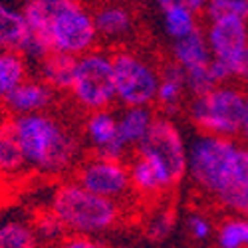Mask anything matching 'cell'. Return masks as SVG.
I'll list each match as a JSON object with an SVG mask.
<instances>
[{"label":"cell","mask_w":248,"mask_h":248,"mask_svg":"<svg viewBox=\"0 0 248 248\" xmlns=\"http://www.w3.org/2000/svg\"><path fill=\"white\" fill-rule=\"evenodd\" d=\"M30 38L24 54L40 60L48 52H62L74 58L99 44L93 8L86 0H24Z\"/></svg>","instance_id":"1"},{"label":"cell","mask_w":248,"mask_h":248,"mask_svg":"<svg viewBox=\"0 0 248 248\" xmlns=\"http://www.w3.org/2000/svg\"><path fill=\"white\" fill-rule=\"evenodd\" d=\"M12 125L28 169L46 177L76 171L86 143L62 117L50 111L12 115Z\"/></svg>","instance_id":"2"},{"label":"cell","mask_w":248,"mask_h":248,"mask_svg":"<svg viewBox=\"0 0 248 248\" xmlns=\"http://www.w3.org/2000/svg\"><path fill=\"white\" fill-rule=\"evenodd\" d=\"M48 206L66 226L68 234H106L125 217L123 202L95 195L81 187L76 179L60 183Z\"/></svg>","instance_id":"3"},{"label":"cell","mask_w":248,"mask_h":248,"mask_svg":"<svg viewBox=\"0 0 248 248\" xmlns=\"http://www.w3.org/2000/svg\"><path fill=\"white\" fill-rule=\"evenodd\" d=\"M246 106L242 86L224 81L199 95L189 97L187 113L199 133L218 137H238Z\"/></svg>","instance_id":"4"},{"label":"cell","mask_w":248,"mask_h":248,"mask_svg":"<svg viewBox=\"0 0 248 248\" xmlns=\"http://www.w3.org/2000/svg\"><path fill=\"white\" fill-rule=\"evenodd\" d=\"M115 74V95L121 108L155 106L161 66L139 48L119 46L111 52Z\"/></svg>","instance_id":"5"},{"label":"cell","mask_w":248,"mask_h":248,"mask_svg":"<svg viewBox=\"0 0 248 248\" xmlns=\"http://www.w3.org/2000/svg\"><path fill=\"white\" fill-rule=\"evenodd\" d=\"M68 93L76 106L86 113L111 108L117 101L111 52L97 46L78 56Z\"/></svg>","instance_id":"6"},{"label":"cell","mask_w":248,"mask_h":248,"mask_svg":"<svg viewBox=\"0 0 248 248\" xmlns=\"http://www.w3.org/2000/svg\"><path fill=\"white\" fill-rule=\"evenodd\" d=\"M135 153L153 161L159 169H163L177 185L187 177L189 163V143L185 141L183 131L169 115H157L149 135L135 149Z\"/></svg>","instance_id":"7"},{"label":"cell","mask_w":248,"mask_h":248,"mask_svg":"<svg viewBox=\"0 0 248 248\" xmlns=\"http://www.w3.org/2000/svg\"><path fill=\"white\" fill-rule=\"evenodd\" d=\"M213 52V74L218 84L231 81L232 70L248 52V20L213 18L202 28Z\"/></svg>","instance_id":"8"},{"label":"cell","mask_w":248,"mask_h":248,"mask_svg":"<svg viewBox=\"0 0 248 248\" xmlns=\"http://www.w3.org/2000/svg\"><path fill=\"white\" fill-rule=\"evenodd\" d=\"M74 179L88 191L111 201L125 202L133 195L129 163H125L123 159L92 153L90 157L79 161Z\"/></svg>","instance_id":"9"},{"label":"cell","mask_w":248,"mask_h":248,"mask_svg":"<svg viewBox=\"0 0 248 248\" xmlns=\"http://www.w3.org/2000/svg\"><path fill=\"white\" fill-rule=\"evenodd\" d=\"M171 62L185 74L191 97L218 84L213 74V52L202 28L171 42Z\"/></svg>","instance_id":"10"},{"label":"cell","mask_w":248,"mask_h":248,"mask_svg":"<svg viewBox=\"0 0 248 248\" xmlns=\"http://www.w3.org/2000/svg\"><path fill=\"white\" fill-rule=\"evenodd\" d=\"M206 199L231 215L248 217V145L242 141L226 159Z\"/></svg>","instance_id":"11"},{"label":"cell","mask_w":248,"mask_h":248,"mask_svg":"<svg viewBox=\"0 0 248 248\" xmlns=\"http://www.w3.org/2000/svg\"><path fill=\"white\" fill-rule=\"evenodd\" d=\"M81 137L90 151L95 155L125 159L129 153V147L119 135L117 113L111 108L88 111L84 117V125H81Z\"/></svg>","instance_id":"12"},{"label":"cell","mask_w":248,"mask_h":248,"mask_svg":"<svg viewBox=\"0 0 248 248\" xmlns=\"http://www.w3.org/2000/svg\"><path fill=\"white\" fill-rule=\"evenodd\" d=\"M95 28L99 34V42H108L113 46H125L137 32L135 12L129 4H119L103 0L93 6Z\"/></svg>","instance_id":"13"},{"label":"cell","mask_w":248,"mask_h":248,"mask_svg":"<svg viewBox=\"0 0 248 248\" xmlns=\"http://www.w3.org/2000/svg\"><path fill=\"white\" fill-rule=\"evenodd\" d=\"M129 173L133 183V195L141 197L143 201H159L177 189V185L167 173L139 153H135L129 161Z\"/></svg>","instance_id":"14"},{"label":"cell","mask_w":248,"mask_h":248,"mask_svg":"<svg viewBox=\"0 0 248 248\" xmlns=\"http://www.w3.org/2000/svg\"><path fill=\"white\" fill-rule=\"evenodd\" d=\"M56 93L58 92L50 88L42 78H28L12 92V95L4 103V108L10 111V115L50 111V108L56 103Z\"/></svg>","instance_id":"15"},{"label":"cell","mask_w":248,"mask_h":248,"mask_svg":"<svg viewBox=\"0 0 248 248\" xmlns=\"http://www.w3.org/2000/svg\"><path fill=\"white\" fill-rule=\"evenodd\" d=\"M191 97L189 86L185 74L181 68L169 60L165 66H161V79H159V90H157V101L155 106L165 113V115H175L183 109L185 99Z\"/></svg>","instance_id":"16"},{"label":"cell","mask_w":248,"mask_h":248,"mask_svg":"<svg viewBox=\"0 0 248 248\" xmlns=\"http://www.w3.org/2000/svg\"><path fill=\"white\" fill-rule=\"evenodd\" d=\"M157 113L151 106H133V108H121L117 113L119 123V135L123 143L131 149H137L143 139H145L153 127Z\"/></svg>","instance_id":"17"},{"label":"cell","mask_w":248,"mask_h":248,"mask_svg":"<svg viewBox=\"0 0 248 248\" xmlns=\"http://www.w3.org/2000/svg\"><path fill=\"white\" fill-rule=\"evenodd\" d=\"M28 22L22 8L0 0V50L24 52L28 46Z\"/></svg>","instance_id":"18"},{"label":"cell","mask_w":248,"mask_h":248,"mask_svg":"<svg viewBox=\"0 0 248 248\" xmlns=\"http://www.w3.org/2000/svg\"><path fill=\"white\" fill-rule=\"evenodd\" d=\"M28 169L22 147L18 143L12 117L0 119V177L16 179Z\"/></svg>","instance_id":"19"},{"label":"cell","mask_w":248,"mask_h":248,"mask_svg":"<svg viewBox=\"0 0 248 248\" xmlns=\"http://www.w3.org/2000/svg\"><path fill=\"white\" fill-rule=\"evenodd\" d=\"M76 70V58L62 52H48L38 60V78H42L58 93H68Z\"/></svg>","instance_id":"20"},{"label":"cell","mask_w":248,"mask_h":248,"mask_svg":"<svg viewBox=\"0 0 248 248\" xmlns=\"http://www.w3.org/2000/svg\"><path fill=\"white\" fill-rule=\"evenodd\" d=\"M28 56L16 50H0V106H4L12 92L30 76Z\"/></svg>","instance_id":"21"},{"label":"cell","mask_w":248,"mask_h":248,"mask_svg":"<svg viewBox=\"0 0 248 248\" xmlns=\"http://www.w3.org/2000/svg\"><path fill=\"white\" fill-rule=\"evenodd\" d=\"M159 12V28L169 42L181 40L197 30H201V14L183 6H169L157 10Z\"/></svg>","instance_id":"22"},{"label":"cell","mask_w":248,"mask_h":248,"mask_svg":"<svg viewBox=\"0 0 248 248\" xmlns=\"http://www.w3.org/2000/svg\"><path fill=\"white\" fill-rule=\"evenodd\" d=\"M217 248H248V217L231 215L217 224Z\"/></svg>","instance_id":"23"},{"label":"cell","mask_w":248,"mask_h":248,"mask_svg":"<svg viewBox=\"0 0 248 248\" xmlns=\"http://www.w3.org/2000/svg\"><path fill=\"white\" fill-rule=\"evenodd\" d=\"M0 248H42L32 222L4 220L0 222Z\"/></svg>","instance_id":"24"},{"label":"cell","mask_w":248,"mask_h":248,"mask_svg":"<svg viewBox=\"0 0 248 248\" xmlns=\"http://www.w3.org/2000/svg\"><path fill=\"white\" fill-rule=\"evenodd\" d=\"M32 226H34V231L38 234V240L42 246H54L58 240H62L68 231H66V226L62 224V220L52 213L50 206H46V209H42L40 213H36V217L30 220Z\"/></svg>","instance_id":"25"},{"label":"cell","mask_w":248,"mask_h":248,"mask_svg":"<svg viewBox=\"0 0 248 248\" xmlns=\"http://www.w3.org/2000/svg\"><path fill=\"white\" fill-rule=\"evenodd\" d=\"M175 226H177V217L171 209L167 206H159L157 211L149 213L145 218V236L153 242H163L167 240L173 232H175Z\"/></svg>","instance_id":"26"},{"label":"cell","mask_w":248,"mask_h":248,"mask_svg":"<svg viewBox=\"0 0 248 248\" xmlns=\"http://www.w3.org/2000/svg\"><path fill=\"white\" fill-rule=\"evenodd\" d=\"M185 231H187V234H189V238L193 242L204 244V242H209L211 238H215L217 224L213 222V218L206 213L191 211L187 215V218H185Z\"/></svg>","instance_id":"27"},{"label":"cell","mask_w":248,"mask_h":248,"mask_svg":"<svg viewBox=\"0 0 248 248\" xmlns=\"http://www.w3.org/2000/svg\"><path fill=\"white\" fill-rule=\"evenodd\" d=\"M202 16L204 20H213V18L248 20V0H209Z\"/></svg>","instance_id":"28"},{"label":"cell","mask_w":248,"mask_h":248,"mask_svg":"<svg viewBox=\"0 0 248 248\" xmlns=\"http://www.w3.org/2000/svg\"><path fill=\"white\" fill-rule=\"evenodd\" d=\"M50 248H108L97 236H88V234H66L62 240H58Z\"/></svg>","instance_id":"29"},{"label":"cell","mask_w":248,"mask_h":248,"mask_svg":"<svg viewBox=\"0 0 248 248\" xmlns=\"http://www.w3.org/2000/svg\"><path fill=\"white\" fill-rule=\"evenodd\" d=\"M151 4L157 10L169 8V6H183V8H189V10H195V12L202 14L206 4H209V0H151Z\"/></svg>","instance_id":"30"},{"label":"cell","mask_w":248,"mask_h":248,"mask_svg":"<svg viewBox=\"0 0 248 248\" xmlns=\"http://www.w3.org/2000/svg\"><path fill=\"white\" fill-rule=\"evenodd\" d=\"M238 139L248 145V92H246V106H244V117H242V125H240V133Z\"/></svg>","instance_id":"31"},{"label":"cell","mask_w":248,"mask_h":248,"mask_svg":"<svg viewBox=\"0 0 248 248\" xmlns=\"http://www.w3.org/2000/svg\"><path fill=\"white\" fill-rule=\"evenodd\" d=\"M97 2H103V0H95V4ZM109 2H119V4H135V2H139V0H109Z\"/></svg>","instance_id":"32"}]
</instances>
